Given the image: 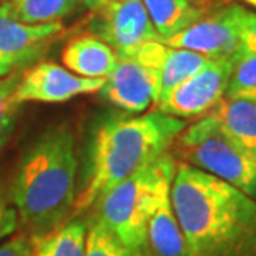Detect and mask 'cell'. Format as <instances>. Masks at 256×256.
<instances>
[{
	"label": "cell",
	"instance_id": "obj_1",
	"mask_svg": "<svg viewBox=\"0 0 256 256\" xmlns=\"http://www.w3.org/2000/svg\"><path fill=\"white\" fill-rule=\"evenodd\" d=\"M170 198L186 256H256V200L190 163H176Z\"/></svg>",
	"mask_w": 256,
	"mask_h": 256
},
{
	"label": "cell",
	"instance_id": "obj_2",
	"mask_svg": "<svg viewBox=\"0 0 256 256\" xmlns=\"http://www.w3.org/2000/svg\"><path fill=\"white\" fill-rule=\"evenodd\" d=\"M76 165L74 133L66 124L47 128L25 152L8 192L30 238L62 226L74 214Z\"/></svg>",
	"mask_w": 256,
	"mask_h": 256
},
{
	"label": "cell",
	"instance_id": "obj_3",
	"mask_svg": "<svg viewBox=\"0 0 256 256\" xmlns=\"http://www.w3.org/2000/svg\"><path fill=\"white\" fill-rule=\"evenodd\" d=\"M185 126V120L158 108L104 122L95 133L90 170L84 188L76 194L74 216L95 208L112 188L170 152Z\"/></svg>",
	"mask_w": 256,
	"mask_h": 256
},
{
	"label": "cell",
	"instance_id": "obj_4",
	"mask_svg": "<svg viewBox=\"0 0 256 256\" xmlns=\"http://www.w3.org/2000/svg\"><path fill=\"white\" fill-rule=\"evenodd\" d=\"M175 170V156L166 152L114 186L96 203L95 214L130 256H148V222L162 190L173 182Z\"/></svg>",
	"mask_w": 256,
	"mask_h": 256
},
{
	"label": "cell",
	"instance_id": "obj_5",
	"mask_svg": "<svg viewBox=\"0 0 256 256\" xmlns=\"http://www.w3.org/2000/svg\"><path fill=\"white\" fill-rule=\"evenodd\" d=\"M173 146L185 163L230 183L256 200V156L212 114L186 125Z\"/></svg>",
	"mask_w": 256,
	"mask_h": 256
},
{
	"label": "cell",
	"instance_id": "obj_6",
	"mask_svg": "<svg viewBox=\"0 0 256 256\" xmlns=\"http://www.w3.org/2000/svg\"><path fill=\"white\" fill-rule=\"evenodd\" d=\"M238 54L212 58L202 70H198L175 90H172L170 95L162 100L155 108L182 120L200 118L210 114L226 95L230 76Z\"/></svg>",
	"mask_w": 256,
	"mask_h": 256
},
{
	"label": "cell",
	"instance_id": "obj_7",
	"mask_svg": "<svg viewBox=\"0 0 256 256\" xmlns=\"http://www.w3.org/2000/svg\"><path fill=\"white\" fill-rule=\"evenodd\" d=\"M90 32L104 40L118 58L132 57L146 42H163L142 0H115L95 10Z\"/></svg>",
	"mask_w": 256,
	"mask_h": 256
},
{
	"label": "cell",
	"instance_id": "obj_8",
	"mask_svg": "<svg viewBox=\"0 0 256 256\" xmlns=\"http://www.w3.org/2000/svg\"><path fill=\"white\" fill-rule=\"evenodd\" d=\"M104 84L105 78H86L54 62H40L24 70L14 98L18 105L27 102L60 104L78 95L96 94Z\"/></svg>",
	"mask_w": 256,
	"mask_h": 256
},
{
	"label": "cell",
	"instance_id": "obj_9",
	"mask_svg": "<svg viewBox=\"0 0 256 256\" xmlns=\"http://www.w3.org/2000/svg\"><path fill=\"white\" fill-rule=\"evenodd\" d=\"M64 30L62 22L22 24L10 14L7 0L0 4V76L24 68L37 60L50 42Z\"/></svg>",
	"mask_w": 256,
	"mask_h": 256
},
{
	"label": "cell",
	"instance_id": "obj_10",
	"mask_svg": "<svg viewBox=\"0 0 256 256\" xmlns=\"http://www.w3.org/2000/svg\"><path fill=\"white\" fill-rule=\"evenodd\" d=\"M163 44L175 48L192 50L208 58L228 57L242 50L240 34L228 5L212 14H204L188 28L173 35Z\"/></svg>",
	"mask_w": 256,
	"mask_h": 256
},
{
	"label": "cell",
	"instance_id": "obj_11",
	"mask_svg": "<svg viewBox=\"0 0 256 256\" xmlns=\"http://www.w3.org/2000/svg\"><path fill=\"white\" fill-rule=\"evenodd\" d=\"M98 94L126 114H145L152 105L155 106L156 102L155 75L136 58H118Z\"/></svg>",
	"mask_w": 256,
	"mask_h": 256
},
{
	"label": "cell",
	"instance_id": "obj_12",
	"mask_svg": "<svg viewBox=\"0 0 256 256\" xmlns=\"http://www.w3.org/2000/svg\"><path fill=\"white\" fill-rule=\"evenodd\" d=\"M132 57L148 66L155 75V106L165 100L172 90H175L178 85H182L212 60L192 50L175 48L163 42H146Z\"/></svg>",
	"mask_w": 256,
	"mask_h": 256
},
{
	"label": "cell",
	"instance_id": "obj_13",
	"mask_svg": "<svg viewBox=\"0 0 256 256\" xmlns=\"http://www.w3.org/2000/svg\"><path fill=\"white\" fill-rule=\"evenodd\" d=\"M62 62L72 74L86 78H106L114 72L118 57L92 32L70 40L62 54Z\"/></svg>",
	"mask_w": 256,
	"mask_h": 256
},
{
	"label": "cell",
	"instance_id": "obj_14",
	"mask_svg": "<svg viewBox=\"0 0 256 256\" xmlns=\"http://www.w3.org/2000/svg\"><path fill=\"white\" fill-rule=\"evenodd\" d=\"M172 183L160 193L156 206L148 222V254L152 256H186L185 240L178 224L170 198Z\"/></svg>",
	"mask_w": 256,
	"mask_h": 256
},
{
	"label": "cell",
	"instance_id": "obj_15",
	"mask_svg": "<svg viewBox=\"0 0 256 256\" xmlns=\"http://www.w3.org/2000/svg\"><path fill=\"white\" fill-rule=\"evenodd\" d=\"M142 2L163 42L188 28L206 14V7L194 0H142Z\"/></svg>",
	"mask_w": 256,
	"mask_h": 256
},
{
	"label": "cell",
	"instance_id": "obj_16",
	"mask_svg": "<svg viewBox=\"0 0 256 256\" xmlns=\"http://www.w3.org/2000/svg\"><path fill=\"white\" fill-rule=\"evenodd\" d=\"M256 156V98H222L210 112Z\"/></svg>",
	"mask_w": 256,
	"mask_h": 256
},
{
	"label": "cell",
	"instance_id": "obj_17",
	"mask_svg": "<svg viewBox=\"0 0 256 256\" xmlns=\"http://www.w3.org/2000/svg\"><path fill=\"white\" fill-rule=\"evenodd\" d=\"M86 222L72 216L62 226L32 240L30 256H84Z\"/></svg>",
	"mask_w": 256,
	"mask_h": 256
},
{
	"label": "cell",
	"instance_id": "obj_18",
	"mask_svg": "<svg viewBox=\"0 0 256 256\" xmlns=\"http://www.w3.org/2000/svg\"><path fill=\"white\" fill-rule=\"evenodd\" d=\"M10 14L22 24L62 22L74 10L76 0H7Z\"/></svg>",
	"mask_w": 256,
	"mask_h": 256
},
{
	"label": "cell",
	"instance_id": "obj_19",
	"mask_svg": "<svg viewBox=\"0 0 256 256\" xmlns=\"http://www.w3.org/2000/svg\"><path fill=\"white\" fill-rule=\"evenodd\" d=\"M24 70L25 68H20L5 76H0V148L7 145L15 130V124H17L20 105L15 102L14 95Z\"/></svg>",
	"mask_w": 256,
	"mask_h": 256
},
{
	"label": "cell",
	"instance_id": "obj_20",
	"mask_svg": "<svg viewBox=\"0 0 256 256\" xmlns=\"http://www.w3.org/2000/svg\"><path fill=\"white\" fill-rule=\"evenodd\" d=\"M224 96L256 98V52L240 50Z\"/></svg>",
	"mask_w": 256,
	"mask_h": 256
},
{
	"label": "cell",
	"instance_id": "obj_21",
	"mask_svg": "<svg viewBox=\"0 0 256 256\" xmlns=\"http://www.w3.org/2000/svg\"><path fill=\"white\" fill-rule=\"evenodd\" d=\"M84 256H130V253L95 214L94 220L86 222Z\"/></svg>",
	"mask_w": 256,
	"mask_h": 256
},
{
	"label": "cell",
	"instance_id": "obj_22",
	"mask_svg": "<svg viewBox=\"0 0 256 256\" xmlns=\"http://www.w3.org/2000/svg\"><path fill=\"white\" fill-rule=\"evenodd\" d=\"M232 18L236 24L242 50L256 52V14L242 5H228Z\"/></svg>",
	"mask_w": 256,
	"mask_h": 256
},
{
	"label": "cell",
	"instance_id": "obj_23",
	"mask_svg": "<svg viewBox=\"0 0 256 256\" xmlns=\"http://www.w3.org/2000/svg\"><path fill=\"white\" fill-rule=\"evenodd\" d=\"M20 224L17 208L12 202L10 192L0 183V242L14 236Z\"/></svg>",
	"mask_w": 256,
	"mask_h": 256
},
{
	"label": "cell",
	"instance_id": "obj_24",
	"mask_svg": "<svg viewBox=\"0 0 256 256\" xmlns=\"http://www.w3.org/2000/svg\"><path fill=\"white\" fill-rule=\"evenodd\" d=\"M32 240L25 232L15 233L12 238L0 244V256H30Z\"/></svg>",
	"mask_w": 256,
	"mask_h": 256
},
{
	"label": "cell",
	"instance_id": "obj_25",
	"mask_svg": "<svg viewBox=\"0 0 256 256\" xmlns=\"http://www.w3.org/2000/svg\"><path fill=\"white\" fill-rule=\"evenodd\" d=\"M85 2V5L88 8H92V10H98V8H102V7H105V5H108V4H112V2H115V0H84Z\"/></svg>",
	"mask_w": 256,
	"mask_h": 256
},
{
	"label": "cell",
	"instance_id": "obj_26",
	"mask_svg": "<svg viewBox=\"0 0 256 256\" xmlns=\"http://www.w3.org/2000/svg\"><path fill=\"white\" fill-rule=\"evenodd\" d=\"M234 2H240V4H244V5H250L252 8L256 10V0H234Z\"/></svg>",
	"mask_w": 256,
	"mask_h": 256
},
{
	"label": "cell",
	"instance_id": "obj_27",
	"mask_svg": "<svg viewBox=\"0 0 256 256\" xmlns=\"http://www.w3.org/2000/svg\"><path fill=\"white\" fill-rule=\"evenodd\" d=\"M194 2H198V4H202V5H206L210 0H194Z\"/></svg>",
	"mask_w": 256,
	"mask_h": 256
},
{
	"label": "cell",
	"instance_id": "obj_28",
	"mask_svg": "<svg viewBox=\"0 0 256 256\" xmlns=\"http://www.w3.org/2000/svg\"><path fill=\"white\" fill-rule=\"evenodd\" d=\"M2 2H5V0H0V4H2Z\"/></svg>",
	"mask_w": 256,
	"mask_h": 256
}]
</instances>
